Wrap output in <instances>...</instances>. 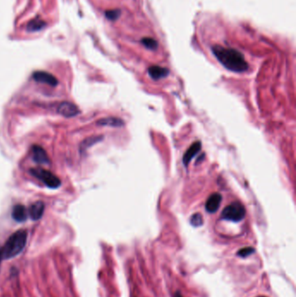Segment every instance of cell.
Segmentation results:
<instances>
[{"label":"cell","instance_id":"6da1fadb","mask_svg":"<svg viewBox=\"0 0 296 297\" xmlns=\"http://www.w3.org/2000/svg\"><path fill=\"white\" fill-rule=\"evenodd\" d=\"M212 52L218 61L229 71L243 72L249 68L243 55L237 49L216 45L212 47Z\"/></svg>","mask_w":296,"mask_h":297},{"label":"cell","instance_id":"7a4b0ae2","mask_svg":"<svg viewBox=\"0 0 296 297\" xmlns=\"http://www.w3.org/2000/svg\"><path fill=\"white\" fill-rule=\"evenodd\" d=\"M27 232L25 229H20L13 233V235L7 239L3 247H1L4 260L12 259L19 256L25 249L27 242Z\"/></svg>","mask_w":296,"mask_h":297},{"label":"cell","instance_id":"3957f363","mask_svg":"<svg viewBox=\"0 0 296 297\" xmlns=\"http://www.w3.org/2000/svg\"><path fill=\"white\" fill-rule=\"evenodd\" d=\"M246 216V210L243 205L239 202H234L227 207L222 212V218L231 222H240Z\"/></svg>","mask_w":296,"mask_h":297},{"label":"cell","instance_id":"277c9868","mask_svg":"<svg viewBox=\"0 0 296 297\" xmlns=\"http://www.w3.org/2000/svg\"><path fill=\"white\" fill-rule=\"evenodd\" d=\"M30 173L33 177H37V179L42 181L47 187H49L51 189H58L59 186L61 185V181L59 177L49 170L41 169V168H36V169H31Z\"/></svg>","mask_w":296,"mask_h":297},{"label":"cell","instance_id":"5b68a950","mask_svg":"<svg viewBox=\"0 0 296 297\" xmlns=\"http://www.w3.org/2000/svg\"><path fill=\"white\" fill-rule=\"evenodd\" d=\"M32 78L36 82L48 84V85H51V86L53 87L57 86L59 84L58 79L53 74H51L47 71H35L34 73L32 74Z\"/></svg>","mask_w":296,"mask_h":297},{"label":"cell","instance_id":"8992f818","mask_svg":"<svg viewBox=\"0 0 296 297\" xmlns=\"http://www.w3.org/2000/svg\"><path fill=\"white\" fill-rule=\"evenodd\" d=\"M58 112L65 118H73L80 113L76 105L70 102H63L58 107Z\"/></svg>","mask_w":296,"mask_h":297},{"label":"cell","instance_id":"52a82bcc","mask_svg":"<svg viewBox=\"0 0 296 297\" xmlns=\"http://www.w3.org/2000/svg\"><path fill=\"white\" fill-rule=\"evenodd\" d=\"M32 152V158L37 164H48L50 163V159L47 155L46 152L44 148L39 145L32 146L31 148Z\"/></svg>","mask_w":296,"mask_h":297},{"label":"cell","instance_id":"ba28073f","mask_svg":"<svg viewBox=\"0 0 296 297\" xmlns=\"http://www.w3.org/2000/svg\"><path fill=\"white\" fill-rule=\"evenodd\" d=\"M222 202V195L219 193H213L208 198L205 205V209L209 213H215L219 209Z\"/></svg>","mask_w":296,"mask_h":297},{"label":"cell","instance_id":"9c48e42d","mask_svg":"<svg viewBox=\"0 0 296 297\" xmlns=\"http://www.w3.org/2000/svg\"><path fill=\"white\" fill-rule=\"evenodd\" d=\"M44 211V204L43 202L37 201L31 205L29 208L28 214L33 221L40 219Z\"/></svg>","mask_w":296,"mask_h":297},{"label":"cell","instance_id":"30bf717a","mask_svg":"<svg viewBox=\"0 0 296 297\" xmlns=\"http://www.w3.org/2000/svg\"><path fill=\"white\" fill-rule=\"evenodd\" d=\"M149 75L150 77L154 79V80H158L161 78H166L168 75L170 74V71L167 68L161 67L158 65H152L148 70Z\"/></svg>","mask_w":296,"mask_h":297},{"label":"cell","instance_id":"8fae6325","mask_svg":"<svg viewBox=\"0 0 296 297\" xmlns=\"http://www.w3.org/2000/svg\"><path fill=\"white\" fill-rule=\"evenodd\" d=\"M201 148H202V143H201L200 141H198V142H194L188 148V151L184 153V156L182 158V162H183V164L185 166H188V164L191 161L192 158H194V156L200 152Z\"/></svg>","mask_w":296,"mask_h":297},{"label":"cell","instance_id":"7c38bea8","mask_svg":"<svg viewBox=\"0 0 296 297\" xmlns=\"http://www.w3.org/2000/svg\"><path fill=\"white\" fill-rule=\"evenodd\" d=\"M12 217L18 223H23L27 219L28 211L26 208L22 205H17L13 207Z\"/></svg>","mask_w":296,"mask_h":297},{"label":"cell","instance_id":"4fadbf2b","mask_svg":"<svg viewBox=\"0 0 296 297\" xmlns=\"http://www.w3.org/2000/svg\"><path fill=\"white\" fill-rule=\"evenodd\" d=\"M97 124H99V125H102V126L120 128L124 126V120H122V119H120V118L111 117V118H103V119H100V120L97 121Z\"/></svg>","mask_w":296,"mask_h":297},{"label":"cell","instance_id":"5bb4252c","mask_svg":"<svg viewBox=\"0 0 296 297\" xmlns=\"http://www.w3.org/2000/svg\"><path fill=\"white\" fill-rule=\"evenodd\" d=\"M46 25V23L42 20V19H32L27 25V30L31 32L38 31L44 28Z\"/></svg>","mask_w":296,"mask_h":297},{"label":"cell","instance_id":"9a60e30c","mask_svg":"<svg viewBox=\"0 0 296 297\" xmlns=\"http://www.w3.org/2000/svg\"><path fill=\"white\" fill-rule=\"evenodd\" d=\"M103 139V136H92L88 137L85 140H83V142L81 143L80 151L81 152H85L88 148H90V146L95 144L96 142H98L100 140Z\"/></svg>","mask_w":296,"mask_h":297},{"label":"cell","instance_id":"2e32d148","mask_svg":"<svg viewBox=\"0 0 296 297\" xmlns=\"http://www.w3.org/2000/svg\"><path fill=\"white\" fill-rule=\"evenodd\" d=\"M141 43L146 48H148V49H153V51L158 49V42L155 40V39H153V38H152V37H144V38H142V40H141Z\"/></svg>","mask_w":296,"mask_h":297},{"label":"cell","instance_id":"e0dca14e","mask_svg":"<svg viewBox=\"0 0 296 297\" xmlns=\"http://www.w3.org/2000/svg\"><path fill=\"white\" fill-rule=\"evenodd\" d=\"M190 223L194 227H200L204 224V217L200 213H195L190 218Z\"/></svg>","mask_w":296,"mask_h":297},{"label":"cell","instance_id":"ac0fdd59","mask_svg":"<svg viewBox=\"0 0 296 297\" xmlns=\"http://www.w3.org/2000/svg\"><path fill=\"white\" fill-rule=\"evenodd\" d=\"M120 15L121 11L118 9L110 10V11H106V12H105V16H106V18H107L109 20H111V21L117 20V19L120 17Z\"/></svg>","mask_w":296,"mask_h":297},{"label":"cell","instance_id":"d6986e66","mask_svg":"<svg viewBox=\"0 0 296 297\" xmlns=\"http://www.w3.org/2000/svg\"><path fill=\"white\" fill-rule=\"evenodd\" d=\"M255 251H256V250L252 247H243V249H241V250L238 251L237 256L238 257L245 258V257H250V255L255 253Z\"/></svg>","mask_w":296,"mask_h":297},{"label":"cell","instance_id":"ffe728a7","mask_svg":"<svg viewBox=\"0 0 296 297\" xmlns=\"http://www.w3.org/2000/svg\"><path fill=\"white\" fill-rule=\"evenodd\" d=\"M4 260L3 258V254H2V247H0V264H1V262Z\"/></svg>","mask_w":296,"mask_h":297},{"label":"cell","instance_id":"44dd1931","mask_svg":"<svg viewBox=\"0 0 296 297\" xmlns=\"http://www.w3.org/2000/svg\"><path fill=\"white\" fill-rule=\"evenodd\" d=\"M174 297H183L182 296V294L180 293L179 291H176L175 294H174Z\"/></svg>","mask_w":296,"mask_h":297},{"label":"cell","instance_id":"7402d4cb","mask_svg":"<svg viewBox=\"0 0 296 297\" xmlns=\"http://www.w3.org/2000/svg\"><path fill=\"white\" fill-rule=\"evenodd\" d=\"M260 297H266V296H260Z\"/></svg>","mask_w":296,"mask_h":297}]
</instances>
